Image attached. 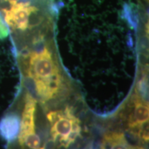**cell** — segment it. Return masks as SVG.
Here are the masks:
<instances>
[{"instance_id": "cell-1", "label": "cell", "mask_w": 149, "mask_h": 149, "mask_svg": "<svg viewBox=\"0 0 149 149\" xmlns=\"http://www.w3.org/2000/svg\"><path fill=\"white\" fill-rule=\"evenodd\" d=\"M26 72L42 100H51L58 94L62 86V76L49 46H44L42 49L28 54Z\"/></svg>"}, {"instance_id": "cell-2", "label": "cell", "mask_w": 149, "mask_h": 149, "mask_svg": "<svg viewBox=\"0 0 149 149\" xmlns=\"http://www.w3.org/2000/svg\"><path fill=\"white\" fill-rule=\"evenodd\" d=\"M47 119L51 125L52 139L61 146L68 148L80 137V121L70 108L50 112Z\"/></svg>"}, {"instance_id": "cell-3", "label": "cell", "mask_w": 149, "mask_h": 149, "mask_svg": "<svg viewBox=\"0 0 149 149\" xmlns=\"http://www.w3.org/2000/svg\"><path fill=\"white\" fill-rule=\"evenodd\" d=\"M148 102L135 93L132 97L128 119L130 133L144 142L148 141Z\"/></svg>"}, {"instance_id": "cell-4", "label": "cell", "mask_w": 149, "mask_h": 149, "mask_svg": "<svg viewBox=\"0 0 149 149\" xmlns=\"http://www.w3.org/2000/svg\"><path fill=\"white\" fill-rule=\"evenodd\" d=\"M37 102L34 97L28 95L20 123L18 135L19 143L22 147L29 149H40L41 140L35 132V115Z\"/></svg>"}, {"instance_id": "cell-5", "label": "cell", "mask_w": 149, "mask_h": 149, "mask_svg": "<svg viewBox=\"0 0 149 149\" xmlns=\"http://www.w3.org/2000/svg\"><path fill=\"white\" fill-rule=\"evenodd\" d=\"M8 8L3 9L7 25L15 31H26L29 27L31 17L36 15L39 9L25 0H8Z\"/></svg>"}, {"instance_id": "cell-6", "label": "cell", "mask_w": 149, "mask_h": 149, "mask_svg": "<svg viewBox=\"0 0 149 149\" xmlns=\"http://www.w3.org/2000/svg\"><path fill=\"white\" fill-rule=\"evenodd\" d=\"M101 149H144L140 146H131L123 133L118 131L109 132L104 135Z\"/></svg>"}, {"instance_id": "cell-7", "label": "cell", "mask_w": 149, "mask_h": 149, "mask_svg": "<svg viewBox=\"0 0 149 149\" xmlns=\"http://www.w3.org/2000/svg\"><path fill=\"white\" fill-rule=\"evenodd\" d=\"M20 128V120L15 115H8L0 122V135L6 140L11 141L16 139Z\"/></svg>"}, {"instance_id": "cell-8", "label": "cell", "mask_w": 149, "mask_h": 149, "mask_svg": "<svg viewBox=\"0 0 149 149\" xmlns=\"http://www.w3.org/2000/svg\"><path fill=\"white\" fill-rule=\"evenodd\" d=\"M148 78L146 75H144L137 84L135 93L145 100H148Z\"/></svg>"}, {"instance_id": "cell-9", "label": "cell", "mask_w": 149, "mask_h": 149, "mask_svg": "<svg viewBox=\"0 0 149 149\" xmlns=\"http://www.w3.org/2000/svg\"><path fill=\"white\" fill-rule=\"evenodd\" d=\"M8 35V29L0 13V39L6 38Z\"/></svg>"}]
</instances>
